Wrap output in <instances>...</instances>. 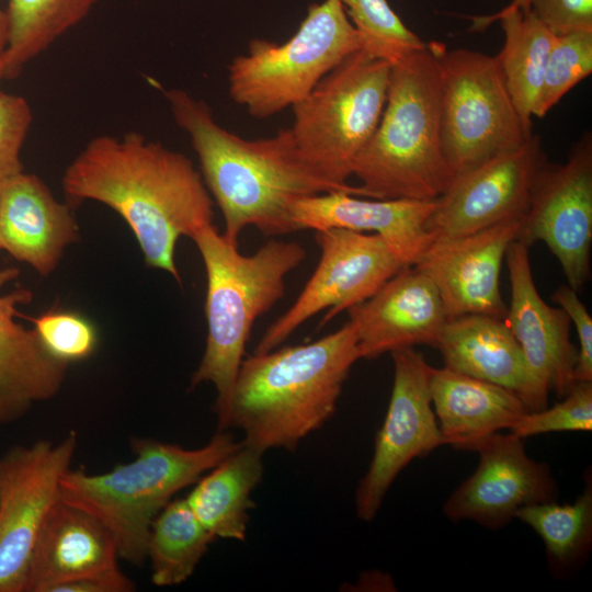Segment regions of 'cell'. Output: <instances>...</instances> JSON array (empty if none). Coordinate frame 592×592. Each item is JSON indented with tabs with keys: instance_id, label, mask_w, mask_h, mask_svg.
Listing matches in <instances>:
<instances>
[{
	"instance_id": "36",
	"label": "cell",
	"mask_w": 592,
	"mask_h": 592,
	"mask_svg": "<svg viewBox=\"0 0 592 592\" xmlns=\"http://www.w3.org/2000/svg\"><path fill=\"white\" fill-rule=\"evenodd\" d=\"M553 300L562 308L573 321L580 342L574 366L576 382H592V318L580 300L578 292L569 285L559 286Z\"/></svg>"
},
{
	"instance_id": "18",
	"label": "cell",
	"mask_w": 592,
	"mask_h": 592,
	"mask_svg": "<svg viewBox=\"0 0 592 592\" xmlns=\"http://www.w3.org/2000/svg\"><path fill=\"white\" fill-rule=\"evenodd\" d=\"M504 259L511 284L504 320L534 375L562 398L576 383L578 350L570 341V319L562 308L549 306L540 297L524 242L513 241Z\"/></svg>"
},
{
	"instance_id": "28",
	"label": "cell",
	"mask_w": 592,
	"mask_h": 592,
	"mask_svg": "<svg viewBox=\"0 0 592 592\" xmlns=\"http://www.w3.org/2000/svg\"><path fill=\"white\" fill-rule=\"evenodd\" d=\"M215 538L197 520L185 499L171 500L153 520L148 543L151 582L173 587L195 571Z\"/></svg>"
},
{
	"instance_id": "29",
	"label": "cell",
	"mask_w": 592,
	"mask_h": 592,
	"mask_svg": "<svg viewBox=\"0 0 592 592\" xmlns=\"http://www.w3.org/2000/svg\"><path fill=\"white\" fill-rule=\"evenodd\" d=\"M515 517L538 534L554 561L568 565L577 560L591 543V481L572 503H535L521 508Z\"/></svg>"
},
{
	"instance_id": "37",
	"label": "cell",
	"mask_w": 592,
	"mask_h": 592,
	"mask_svg": "<svg viewBox=\"0 0 592 592\" xmlns=\"http://www.w3.org/2000/svg\"><path fill=\"white\" fill-rule=\"evenodd\" d=\"M135 583L119 569L118 563L62 583L53 592H132Z\"/></svg>"
},
{
	"instance_id": "27",
	"label": "cell",
	"mask_w": 592,
	"mask_h": 592,
	"mask_svg": "<svg viewBox=\"0 0 592 592\" xmlns=\"http://www.w3.org/2000/svg\"><path fill=\"white\" fill-rule=\"evenodd\" d=\"M99 0H9V41L2 78L13 79L57 38L80 23Z\"/></svg>"
},
{
	"instance_id": "25",
	"label": "cell",
	"mask_w": 592,
	"mask_h": 592,
	"mask_svg": "<svg viewBox=\"0 0 592 592\" xmlns=\"http://www.w3.org/2000/svg\"><path fill=\"white\" fill-rule=\"evenodd\" d=\"M263 452L240 447L205 473L185 498L189 506L214 538L244 540L252 491L260 483Z\"/></svg>"
},
{
	"instance_id": "4",
	"label": "cell",
	"mask_w": 592,
	"mask_h": 592,
	"mask_svg": "<svg viewBox=\"0 0 592 592\" xmlns=\"http://www.w3.org/2000/svg\"><path fill=\"white\" fill-rule=\"evenodd\" d=\"M205 266L206 345L190 387L210 383L218 431L227 430L234 385L255 320L284 297L286 276L306 258L295 241L272 239L251 255L214 224L192 235Z\"/></svg>"
},
{
	"instance_id": "17",
	"label": "cell",
	"mask_w": 592,
	"mask_h": 592,
	"mask_svg": "<svg viewBox=\"0 0 592 592\" xmlns=\"http://www.w3.org/2000/svg\"><path fill=\"white\" fill-rule=\"evenodd\" d=\"M348 312L365 360L419 344L435 348L448 320L435 285L414 265Z\"/></svg>"
},
{
	"instance_id": "21",
	"label": "cell",
	"mask_w": 592,
	"mask_h": 592,
	"mask_svg": "<svg viewBox=\"0 0 592 592\" xmlns=\"http://www.w3.org/2000/svg\"><path fill=\"white\" fill-rule=\"evenodd\" d=\"M71 209L34 174L23 171L1 181L0 249L41 275H49L65 248L79 239Z\"/></svg>"
},
{
	"instance_id": "5",
	"label": "cell",
	"mask_w": 592,
	"mask_h": 592,
	"mask_svg": "<svg viewBox=\"0 0 592 592\" xmlns=\"http://www.w3.org/2000/svg\"><path fill=\"white\" fill-rule=\"evenodd\" d=\"M352 175L364 197L375 200L432 201L453 182L442 147L434 42L391 65L382 117Z\"/></svg>"
},
{
	"instance_id": "40",
	"label": "cell",
	"mask_w": 592,
	"mask_h": 592,
	"mask_svg": "<svg viewBox=\"0 0 592 592\" xmlns=\"http://www.w3.org/2000/svg\"><path fill=\"white\" fill-rule=\"evenodd\" d=\"M2 456H0V481H1V476H2Z\"/></svg>"
},
{
	"instance_id": "22",
	"label": "cell",
	"mask_w": 592,
	"mask_h": 592,
	"mask_svg": "<svg viewBox=\"0 0 592 592\" xmlns=\"http://www.w3.org/2000/svg\"><path fill=\"white\" fill-rule=\"evenodd\" d=\"M19 275L15 267L0 271V426L22 418L38 401L56 396L68 364L54 358L36 331L15 321L18 304L32 299L19 288L2 294L1 288Z\"/></svg>"
},
{
	"instance_id": "3",
	"label": "cell",
	"mask_w": 592,
	"mask_h": 592,
	"mask_svg": "<svg viewBox=\"0 0 592 592\" xmlns=\"http://www.w3.org/2000/svg\"><path fill=\"white\" fill-rule=\"evenodd\" d=\"M361 360L351 321L316 341L243 358L231 394L227 430L262 451H295L334 413L343 385Z\"/></svg>"
},
{
	"instance_id": "13",
	"label": "cell",
	"mask_w": 592,
	"mask_h": 592,
	"mask_svg": "<svg viewBox=\"0 0 592 592\" xmlns=\"http://www.w3.org/2000/svg\"><path fill=\"white\" fill-rule=\"evenodd\" d=\"M394 383L387 413L379 429L369 467L355 492L358 519L372 521L390 486L414 458L444 445L432 409L430 365L413 348L390 353Z\"/></svg>"
},
{
	"instance_id": "24",
	"label": "cell",
	"mask_w": 592,
	"mask_h": 592,
	"mask_svg": "<svg viewBox=\"0 0 592 592\" xmlns=\"http://www.w3.org/2000/svg\"><path fill=\"white\" fill-rule=\"evenodd\" d=\"M429 390L444 445L475 451L528 410L514 394L446 366L430 367Z\"/></svg>"
},
{
	"instance_id": "41",
	"label": "cell",
	"mask_w": 592,
	"mask_h": 592,
	"mask_svg": "<svg viewBox=\"0 0 592 592\" xmlns=\"http://www.w3.org/2000/svg\"><path fill=\"white\" fill-rule=\"evenodd\" d=\"M3 79L2 78V66H1V62H0V80Z\"/></svg>"
},
{
	"instance_id": "15",
	"label": "cell",
	"mask_w": 592,
	"mask_h": 592,
	"mask_svg": "<svg viewBox=\"0 0 592 592\" xmlns=\"http://www.w3.org/2000/svg\"><path fill=\"white\" fill-rule=\"evenodd\" d=\"M478 467L447 499L443 511L454 521L496 530L526 505L555 501L557 486L546 464L532 459L523 439L492 434L475 448Z\"/></svg>"
},
{
	"instance_id": "33",
	"label": "cell",
	"mask_w": 592,
	"mask_h": 592,
	"mask_svg": "<svg viewBox=\"0 0 592 592\" xmlns=\"http://www.w3.org/2000/svg\"><path fill=\"white\" fill-rule=\"evenodd\" d=\"M31 320L45 350L62 363L84 360L95 350V328L77 312L50 310Z\"/></svg>"
},
{
	"instance_id": "20",
	"label": "cell",
	"mask_w": 592,
	"mask_h": 592,
	"mask_svg": "<svg viewBox=\"0 0 592 592\" xmlns=\"http://www.w3.org/2000/svg\"><path fill=\"white\" fill-rule=\"evenodd\" d=\"M435 200H375L328 192L298 200L293 207L296 231L344 228L382 236L405 265H414L433 239L426 223Z\"/></svg>"
},
{
	"instance_id": "31",
	"label": "cell",
	"mask_w": 592,
	"mask_h": 592,
	"mask_svg": "<svg viewBox=\"0 0 592 592\" xmlns=\"http://www.w3.org/2000/svg\"><path fill=\"white\" fill-rule=\"evenodd\" d=\"M592 72V32L557 36L544 71L533 116L542 118Z\"/></svg>"
},
{
	"instance_id": "12",
	"label": "cell",
	"mask_w": 592,
	"mask_h": 592,
	"mask_svg": "<svg viewBox=\"0 0 592 592\" xmlns=\"http://www.w3.org/2000/svg\"><path fill=\"white\" fill-rule=\"evenodd\" d=\"M520 241H544L568 285L579 292L590 272L592 243V137L585 133L563 163L539 169L522 218Z\"/></svg>"
},
{
	"instance_id": "26",
	"label": "cell",
	"mask_w": 592,
	"mask_h": 592,
	"mask_svg": "<svg viewBox=\"0 0 592 592\" xmlns=\"http://www.w3.org/2000/svg\"><path fill=\"white\" fill-rule=\"evenodd\" d=\"M471 19V30L476 31L500 21L504 44L496 57L512 102L525 128L533 133V109L557 36L531 11L523 12L515 8L504 7L492 15Z\"/></svg>"
},
{
	"instance_id": "9",
	"label": "cell",
	"mask_w": 592,
	"mask_h": 592,
	"mask_svg": "<svg viewBox=\"0 0 592 592\" xmlns=\"http://www.w3.org/2000/svg\"><path fill=\"white\" fill-rule=\"evenodd\" d=\"M441 84V136L454 175L524 144L528 132L496 56L434 42Z\"/></svg>"
},
{
	"instance_id": "7",
	"label": "cell",
	"mask_w": 592,
	"mask_h": 592,
	"mask_svg": "<svg viewBox=\"0 0 592 592\" xmlns=\"http://www.w3.org/2000/svg\"><path fill=\"white\" fill-rule=\"evenodd\" d=\"M390 70L388 61L357 50L292 107L289 129L299 158L334 192L364 197L349 179L356 156L382 117Z\"/></svg>"
},
{
	"instance_id": "16",
	"label": "cell",
	"mask_w": 592,
	"mask_h": 592,
	"mask_svg": "<svg viewBox=\"0 0 592 592\" xmlns=\"http://www.w3.org/2000/svg\"><path fill=\"white\" fill-rule=\"evenodd\" d=\"M521 227L522 218H515L464 236H433L414 266L435 285L447 319L465 315L505 317L501 266Z\"/></svg>"
},
{
	"instance_id": "11",
	"label": "cell",
	"mask_w": 592,
	"mask_h": 592,
	"mask_svg": "<svg viewBox=\"0 0 592 592\" xmlns=\"http://www.w3.org/2000/svg\"><path fill=\"white\" fill-rule=\"evenodd\" d=\"M78 437L38 440L10 447L0 481V592H24L30 560L42 527L59 500L60 480L70 469Z\"/></svg>"
},
{
	"instance_id": "35",
	"label": "cell",
	"mask_w": 592,
	"mask_h": 592,
	"mask_svg": "<svg viewBox=\"0 0 592 592\" xmlns=\"http://www.w3.org/2000/svg\"><path fill=\"white\" fill-rule=\"evenodd\" d=\"M530 11L556 36L592 32V0H531Z\"/></svg>"
},
{
	"instance_id": "8",
	"label": "cell",
	"mask_w": 592,
	"mask_h": 592,
	"mask_svg": "<svg viewBox=\"0 0 592 592\" xmlns=\"http://www.w3.org/2000/svg\"><path fill=\"white\" fill-rule=\"evenodd\" d=\"M363 49L360 33L339 0L309 5L296 33L277 44L251 39L228 66L232 101L259 119L293 107L342 60Z\"/></svg>"
},
{
	"instance_id": "2",
	"label": "cell",
	"mask_w": 592,
	"mask_h": 592,
	"mask_svg": "<svg viewBox=\"0 0 592 592\" xmlns=\"http://www.w3.org/2000/svg\"><path fill=\"white\" fill-rule=\"evenodd\" d=\"M164 95L175 123L191 139L230 241L238 243L249 226L264 236L295 232V203L334 192L304 164L289 128L244 139L220 126L206 102L179 89L167 90Z\"/></svg>"
},
{
	"instance_id": "10",
	"label": "cell",
	"mask_w": 592,
	"mask_h": 592,
	"mask_svg": "<svg viewBox=\"0 0 592 592\" xmlns=\"http://www.w3.org/2000/svg\"><path fill=\"white\" fill-rule=\"evenodd\" d=\"M320 259L294 304L259 340L254 354L270 352L308 319L328 309L319 328L374 295L407 266L378 234L344 228L316 231Z\"/></svg>"
},
{
	"instance_id": "19",
	"label": "cell",
	"mask_w": 592,
	"mask_h": 592,
	"mask_svg": "<svg viewBox=\"0 0 592 592\" xmlns=\"http://www.w3.org/2000/svg\"><path fill=\"white\" fill-rule=\"evenodd\" d=\"M435 348L446 367L508 389L528 411L547 407L549 390L532 372L502 318L465 315L448 319Z\"/></svg>"
},
{
	"instance_id": "32",
	"label": "cell",
	"mask_w": 592,
	"mask_h": 592,
	"mask_svg": "<svg viewBox=\"0 0 592 592\" xmlns=\"http://www.w3.org/2000/svg\"><path fill=\"white\" fill-rule=\"evenodd\" d=\"M591 430L592 382H576L559 403L525 412L509 431L526 439L549 432Z\"/></svg>"
},
{
	"instance_id": "14",
	"label": "cell",
	"mask_w": 592,
	"mask_h": 592,
	"mask_svg": "<svg viewBox=\"0 0 592 592\" xmlns=\"http://www.w3.org/2000/svg\"><path fill=\"white\" fill-rule=\"evenodd\" d=\"M546 161L540 139L533 134L516 149L456 175L435 200L428 231L457 237L523 218L535 178Z\"/></svg>"
},
{
	"instance_id": "38",
	"label": "cell",
	"mask_w": 592,
	"mask_h": 592,
	"mask_svg": "<svg viewBox=\"0 0 592 592\" xmlns=\"http://www.w3.org/2000/svg\"><path fill=\"white\" fill-rule=\"evenodd\" d=\"M9 41V18L7 10L0 7V62Z\"/></svg>"
},
{
	"instance_id": "30",
	"label": "cell",
	"mask_w": 592,
	"mask_h": 592,
	"mask_svg": "<svg viewBox=\"0 0 592 592\" xmlns=\"http://www.w3.org/2000/svg\"><path fill=\"white\" fill-rule=\"evenodd\" d=\"M360 33L363 50L395 64L425 47L417 34L406 26L387 0H339Z\"/></svg>"
},
{
	"instance_id": "6",
	"label": "cell",
	"mask_w": 592,
	"mask_h": 592,
	"mask_svg": "<svg viewBox=\"0 0 592 592\" xmlns=\"http://www.w3.org/2000/svg\"><path fill=\"white\" fill-rule=\"evenodd\" d=\"M234 436L217 431L198 448L134 437V459L101 474L65 473L59 499L96 517L112 534L118 558L133 565L147 559L153 520L173 496L240 447Z\"/></svg>"
},
{
	"instance_id": "1",
	"label": "cell",
	"mask_w": 592,
	"mask_h": 592,
	"mask_svg": "<svg viewBox=\"0 0 592 592\" xmlns=\"http://www.w3.org/2000/svg\"><path fill=\"white\" fill-rule=\"evenodd\" d=\"M62 190L71 208L90 200L115 210L146 264L179 283V238L213 224L214 201L193 162L136 132L91 139L67 167Z\"/></svg>"
},
{
	"instance_id": "34",
	"label": "cell",
	"mask_w": 592,
	"mask_h": 592,
	"mask_svg": "<svg viewBox=\"0 0 592 592\" xmlns=\"http://www.w3.org/2000/svg\"><path fill=\"white\" fill-rule=\"evenodd\" d=\"M32 121L23 96L0 90V182L23 172L20 155Z\"/></svg>"
},
{
	"instance_id": "39",
	"label": "cell",
	"mask_w": 592,
	"mask_h": 592,
	"mask_svg": "<svg viewBox=\"0 0 592 592\" xmlns=\"http://www.w3.org/2000/svg\"><path fill=\"white\" fill-rule=\"evenodd\" d=\"M530 1L531 0H512L506 7L527 12L530 11Z\"/></svg>"
},
{
	"instance_id": "23",
	"label": "cell",
	"mask_w": 592,
	"mask_h": 592,
	"mask_svg": "<svg viewBox=\"0 0 592 592\" xmlns=\"http://www.w3.org/2000/svg\"><path fill=\"white\" fill-rule=\"evenodd\" d=\"M117 561L110 531L89 512L59 499L35 543L24 592H53L62 583Z\"/></svg>"
}]
</instances>
